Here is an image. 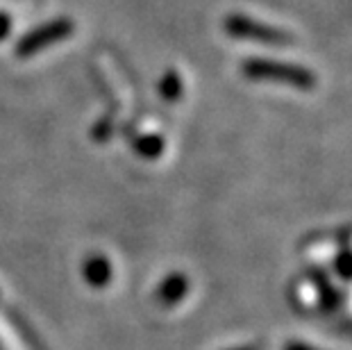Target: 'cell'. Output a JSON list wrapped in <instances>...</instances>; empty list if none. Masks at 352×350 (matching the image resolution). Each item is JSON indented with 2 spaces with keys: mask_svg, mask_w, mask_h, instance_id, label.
Returning a JSON list of instances; mask_svg holds the SVG:
<instances>
[{
  "mask_svg": "<svg viewBox=\"0 0 352 350\" xmlns=\"http://www.w3.org/2000/svg\"><path fill=\"white\" fill-rule=\"evenodd\" d=\"M243 73L252 80L284 82V85L302 89V91L316 87V76L309 69L289 62H275V59H250L243 64Z\"/></svg>",
  "mask_w": 352,
  "mask_h": 350,
  "instance_id": "6da1fadb",
  "label": "cell"
},
{
  "mask_svg": "<svg viewBox=\"0 0 352 350\" xmlns=\"http://www.w3.org/2000/svg\"><path fill=\"white\" fill-rule=\"evenodd\" d=\"M226 28L232 36L250 39V41H257V43H268V46H289V43H294V36H291L289 32H282V30H277V28L257 23V21L245 19V17L228 19Z\"/></svg>",
  "mask_w": 352,
  "mask_h": 350,
  "instance_id": "7a4b0ae2",
  "label": "cell"
},
{
  "mask_svg": "<svg viewBox=\"0 0 352 350\" xmlns=\"http://www.w3.org/2000/svg\"><path fill=\"white\" fill-rule=\"evenodd\" d=\"M336 273H339L341 278H346V280L352 278V255H350V252H343V255L336 259Z\"/></svg>",
  "mask_w": 352,
  "mask_h": 350,
  "instance_id": "3957f363",
  "label": "cell"
},
{
  "mask_svg": "<svg viewBox=\"0 0 352 350\" xmlns=\"http://www.w3.org/2000/svg\"><path fill=\"white\" fill-rule=\"evenodd\" d=\"M284 350H316V348H311V346H307V344H300V341H294V344H289Z\"/></svg>",
  "mask_w": 352,
  "mask_h": 350,
  "instance_id": "277c9868",
  "label": "cell"
},
{
  "mask_svg": "<svg viewBox=\"0 0 352 350\" xmlns=\"http://www.w3.org/2000/svg\"><path fill=\"white\" fill-rule=\"evenodd\" d=\"M239 350H259V348H239Z\"/></svg>",
  "mask_w": 352,
  "mask_h": 350,
  "instance_id": "5b68a950",
  "label": "cell"
}]
</instances>
